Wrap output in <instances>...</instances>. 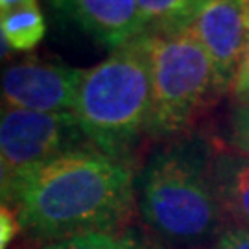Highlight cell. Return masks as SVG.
I'll use <instances>...</instances> for the list:
<instances>
[{
	"label": "cell",
	"instance_id": "cell-11",
	"mask_svg": "<svg viewBox=\"0 0 249 249\" xmlns=\"http://www.w3.org/2000/svg\"><path fill=\"white\" fill-rule=\"evenodd\" d=\"M0 32L2 39H6L13 50H34L46 34L45 17L37 0L6 13H0Z\"/></svg>",
	"mask_w": 249,
	"mask_h": 249
},
{
	"label": "cell",
	"instance_id": "cell-1",
	"mask_svg": "<svg viewBox=\"0 0 249 249\" xmlns=\"http://www.w3.org/2000/svg\"><path fill=\"white\" fill-rule=\"evenodd\" d=\"M2 201L39 240L115 231L133 209V170L125 159L87 146L2 181Z\"/></svg>",
	"mask_w": 249,
	"mask_h": 249
},
{
	"label": "cell",
	"instance_id": "cell-15",
	"mask_svg": "<svg viewBox=\"0 0 249 249\" xmlns=\"http://www.w3.org/2000/svg\"><path fill=\"white\" fill-rule=\"evenodd\" d=\"M214 249H249V227L248 225H236L218 236Z\"/></svg>",
	"mask_w": 249,
	"mask_h": 249
},
{
	"label": "cell",
	"instance_id": "cell-16",
	"mask_svg": "<svg viewBox=\"0 0 249 249\" xmlns=\"http://www.w3.org/2000/svg\"><path fill=\"white\" fill-rule=\"evenodd\" d=\"M18 231H20V222L17 218V213L9 205L2 203V211H0V246L2 249L8 248V244L13 240V236Z\"/></svg>",
	"mask_w": 249,
	"mask_h": 249
},
{
	"label": "cell",
	"instance_id": "cell-2",
	"mask_svg": "<svg viewBox=\"0 0 249 249\" xmlns=\"http://www.w3.org/2000/svg\"><path fill=\"white\" fill-rule=\"evenodd\" d=\"M214 153L197 139L157 150L139 178V209L159 238L196 246L222 231L225 220L213 168Z\"/></svg>",
	"mask_w": 249,
	"mask_h": 249
},
{
	"label": "cell",
	"instance_id": "cell-12",
	"mask_svg": "<svg viewBox=\"0 0 249 249\" xmlns=\"http://www.w3.org/2000/svg\"><path fill=\"white\" fill-rule=\"evenodd\" d=\"M39 249H155L150 242L133 231L115 229V231L89 232L65 240L48 242Z\"/></svg>",
	"mask_w": 249,
	"mask_h": 249
},
{
	"label": "cell",
	"instance_id": "cell-17",
	"mask_svg": "<svg viewBox=\"0 0 249 249\" xmlns=\"http://www.w3.org/2000/svg\"><path fill=\"white\" fill-rule=\"evenodd\" d=\"M50 9H53L59 17H74V4L76 0H43Z\"/></svg>",
	"mask_w": 249,
	"mask_h": 249
},
{
	"label": "cell",
	"instance_id": "cell-13",
	"mask_svg": "<svg viewBox=\"0 0 249 249\" xmlns=\"http://www.w3.org/2000/svg\"><path fill=\"white\" fill-rule=\"evenodd\" d=\"M229 142H231L234 151L249 155V104L234 107L231 115Z\"/></svg>",
	"mask_w": 249,
	"mask_h": 249
},
{
	"label": "cell",
	"instance_id": "cell-3",
	"mask_svg": "<svg viewBox=\"0 0 249 249\" xmlns=\"http://www.w3.org/2000/svg\"><path fill=\"white\" fill-rule=\"evenodd\" d=\"M72 115L87 141L116 159L150 131V63L139 37L83 71Z\"/></svg>",
	"mask_w": 249,
	"mask_h": 249
},
{
	"label": "cell",
	"instance_id": "cell-10",
	"mask_svg": "<svg viewBox=\"0 0 249 249\" xmlns=\"http://www.w3.org/2000/svg\"><path fill=\"white\" fill-rule=\"evenodd\" d=\"M209 0H137L144 34H168L188 28Z\"/></svg>",
	"mask_w": 249,
	"mask_h": 249
},
{
	"label": "cell",
	"instance_id": "cell-6",
	"mask_svg": "<svg viewBox=\"0 0 249 249\" xmlns=\"http://www.w3.org/2000/svg\"><path fill=\"white\" fill-rule=\"evenodd\" d=\"M81 78V69L30 57L4 69L2 106L37 113H72Z\"/></svg>",
	"mask_w": 249,
	"mask_h": 249
},
{
	"label": "cell",
	"instance_id": "cell-5",
	"mask_svg": "<svg viewBox=\"0 0 249 249\" xmlns=\"http://www.w3.org/2000/svg\"><path fill=\"white\" fill-rule=\"evenodd\" d=\"M92 144L72 113H37L2 106L0 166L2 181Z\"/></svg>",
	"mask_w": 249,
	"mask_h": 249
},
{
	"label": "cell",
	"instance_id": "cell-18",
	"mask_svg": "<svg viewBox=\"0 0 249 249\" xmlns=\"http://www.w3.org/2000/svg\"><path fill=\"white\" fill-rule=\"evenodd\" d=\"M30 2H36V0H0V13H6L11 9L18 8V6H24Z\"/></svg>",
	"mask_w": 249,
	"mask_h": 249
},
{
	"label": "cell",
	"instance_id": "cell-14",
	"mask_svg": "<svg viewBox=\"0 0 249 249\" xmlns=\"http://www.w3.org/2000/svg\"><path fill=\"white\" fill-rule=\"evenodd\" d=\"M229 92L232 94L236 106L249 104V39H248V45H246V50H244L242 61H240V65H238V71H236V76H234V80H232V85Z\"/></svg>",
	"mask_w": 249,
	"mask_h": 249
},
{
	"label": "cell",
	"instance_id": "cell-9",
	"mask_svg": "<svg viewBox=\"0 0 249 249\" xmlns=\"http://www.w3.org/2000/svg\"><path fill=\"white\" fill-rule=\"evenodd\" d=\"M213 168L225 214L249 227V155L240 151L214 153Z\"/></svg>",
	"mask_w": 249,
	"mask_h": 249
},
{
	"label": "cell",
	"instance_id": "cell-4",
	"mask_svg": "<svg viewBox=\"0 0 249 249\" xmlns=\"http://www.w3.org/2000/svg\"><path fill=\"white\" fill-rule=\"evenodd\" d=\"M150 63L151 122L148 135L168 139L183 133L205 102L218 94L209 55L190 28L139 37Z\"/></svg>",
	"mask_w": 249,
	"mask_h": 249
},
{
	"label": "cell",
	"instance_id": "cell-7",
	"mask_svg": "<svg viewBox=\"0 0 249 249\" xmlns=\"http://www.w3.org/2000/svg\"><path fill=\"white\" fill-rule=\"evenodd\" d=\"M188 28L213 63L218 94L229 92L249 39V0H209Z\"/></svg>",
	"mask_w": 249,
	"mask_h": 249
},
{
	"label": "cell",
	"instance_id": "cell-8",
	"mask_svg": "<svg viewBox=\"0 0 249 249\" xmlns=\"http://www.w3.org/2000/svg\"><path fill=\"white\" fill-rule=\"evenodd\" d=\"M74 18L87 34L111 50L144 34L137 0H76Z\"/></svg>",
	"mask_w": 249,
	"mask_h": 249
}]
</instances>
